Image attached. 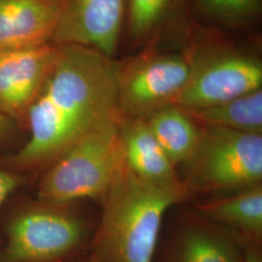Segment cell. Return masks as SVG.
Returning a JSON list of instances; mask_svg holds the SVG:
<instances>
[{"label":"cell","mask_w":262,"mask_h":262,"mask_svg":"<svg viewBox=\"0 0 262 262\" xmlns=\"http://www.w3.org/2000/svg\"><path fill=\"white\" fill-rule=\"evenodd\" d=\"M194 24L190 0H125L121 47L181 50Z\"/></svg>","instance_id":"obj_9"},{"label":"cell","mask_w":262,"mask_h":262,"mask_svg":"<svg viewBox=\"0 0 262 262\" xmlns=\"http://www.w3.org/2000/svg\"><path fill=\"white\" fill-rule=\"evenodd\" d=\"M242 238L206 220H191L159 239L151 262H241Z\"/></svg>","instance_id":"obj_11"},{"label":"cell","mask_w":262,"mask_h":262,"mask_svg":"<svg viewBox=\"0 0 262 262\" xmlns=\"http://www.w3.org/2000/svg\"><path fill=\"white\" fill-rule=\"evenodd\" d=\"M185 109L201 125L262 135V90L224 103Z\"/></svg>","instance_id":"obj_16"},{"label":"cell","mask_w":262,"mask_h":262,"mask_svg":"<svg viewBox=\"0 0 262 262\" xmlns=\"http://www.w3.org/2000/svg\"><path fill=\"white\" fill-rule=\"evenodd\" d=\"M183 166L187 194L261 184L262 135L202 125L196 148Z\"/></svg>","instance_id":"obj_6"},{"label":"cell","mask_w":262,"mask_h":262,"mask_svg":"<svg viewBox=\"0 0 262 262\" xmlns=\"http://www.w3.org/2000/svg\"><path fill=\"white\" fill-rule=\"evenodd\" d=\"M21 132L24 130L17 122L0 113V147L8 146L12 142L18 139Z\"/></svg>","instance_id":"obj_19"},{"label":"cell","mask_w":262,"mask_h":262,"mask_svg":"<svg viewBox=\"0 0 262 262\" xmlns=\"http://www.w3.org/2000/svg\"><path fill=\"white\" fill-rule=\"evenodd\" d=\"M58 19L52 43L76 45L117 58L125 0H56Z\"/></svg>","instance_id":"obj_8"},{"label":"cell","mask_w":262,"mask_h":262,"mask_svg":"<svg viewBox=\"0 0 262 262\" xmlns=\"http://www.w3.org/2000/svg\"><path fill=\"white\" fill-rule=\"evenodd\" d=\"M57 19L56 0H0V49L52 43Z\"/></svg>","instance_id":"obj_12"},{"label":"cell","mask_w":262,"mask_h":262,"mask_svg":"<svg viewBox=\"0 0 262 262\" xmlns=\"http://www.w3.org/2000/svg\"><path fill=\"white\" fill-rule=\"evenodd\" d=\"M206 221L231 229L241 238L262 242V185L236 191L231 196L198 204Z\"/></svg>","instance_id":"obj_14"},{"label":"cell","mask_w":262,"mask_h":262,"mask_svg":"<svg viewBox=\"0 0 262 262\" xmlns=\"http://www.w3.org/2000/svg\"><path fill=\"white\" fill-rule=\"evenodd\" d=\"M183 50L144 49L116 58L118 108L122 120H144L175 104L189 77Z\"/></svg>","instance_id":"obj_7"},{"label":"cell","mask_w":262,"mask_h":262,"mask_svg":"<svg viewBox=\"0 0 262 262\" xmlns=\"http://www.w3.org/2000/svg\"><path fill=\"white\" fill-rule=\"evenodd\" d=\"M28 178L27 175L8 168L0 162V210L10 195L23 187Z\"/></svg>","instance_id":"obj_18"},{"label":"cell","mask_w":262,"mask_h":262,"mask_svg":"<svg viewBox=\"0 0 262 262\" xmlns=\"http://www.w3.org/2000/svg\"><path fill=\"white\" fill-rule=\"evenodd\" d=\"M121 139L123 163L135 176L160 187L186 188L145 120H122Z\"/></svg>","instance_id":"obj_13"},{"label":"cell","mask_w":262,"mask_h":262,"mask_svg":"<svg viewBox=\"0 0 262 262\" xmlns=\"http://www.w3.org/2000/svg\"><path fill=\"white\" fill-rule=\"evenodd\" d=\"M189 63L187 84L175 104L203 108L261 90L262 60L258 52L222 29L195 21L182 48Z\"/></svg>","instance_id":"obj_3"},{"label":"cell","mask_w":262,"mask_h":262,"mask_svg":"<svg viewBox=\"0 0 262 262\" xmlns=\"http://www.w3.org/2000/svg\"><path fill=\"white\" fill-rule=\"evenodd\" d=\"M74 262H95V260H94V258L91 256V254H90V253H86L85 255L82 256L81 258L77 259V260Z\"/></svg>","instance_id":"obj_21"},{"label":"cell","mask_w":262,"mask_h":262,"mask_svg":"<svg viewBox=\"0 0 262 262\" xmlns=\"http://www.w3.org/2000/svg\"><path fill=\"white\" fill-rule=\"evenodd\" d=\"M122 120L92 131L42 172L36 197L56 203L102 202L123 162Z\"/></svg>","instance_id":"obj_5"},{"label":"cell","mask_w":262,"mask_h":262,"mask_svg":"<svg viewBox=\"0 0 262 262\" xmlns=\"http://www.w3.org/2000/svg\"><path fill=\"white\" fill-rule=\"evenodd\" d=\"M57 56L53 43L0 49V113L25 132L28 111L47 81Z\"/></svg>","instance_id":"obj_10"},{"label":"cell","mask_w":262,"mask_h":262,"mask_svg":"<svg viewBox=\"0 0 262 262\" xmlns=\"http://www.w3.org/2000/svg\"><path fill=\"white\" fill-rule=\"evenodd\" d=\"M190 9L200 25L219 29H246L260 19L262 0H190Z\"/></svg>","instance_id":"obj_17"},{"label":"cell","mask_w":262,"mask_h":262,"mask_svg":"<svg viewBox=\"0 0 262 262\" xmlns=\"http://www.w3.org/2000/svg\"><path fill=\"white\" fill-rule=\"evenodd\" d=\"M187 195L186 188L141 180L122 162L102 201L89 253L95 262L152 261L163 216Z\"/></svg>","instance_id":"obj_2"},{"label":"cell","mask_w":262,"mask_h":262,"mask_svg":"<svg viewBox=\"0 0 262 262\" xmlns=\"http://www.w3.org/2000/svg\"><path fill=\"white\" fill-rule=\"evenodd\" d=\"M74 204L21 202L3 225L0 262H74L89 253L94 228Z\"/></svg>","instance_id":"obj_4"},{"label":"cell","mask_w":262,"mask_h":262,"mask_svg":"<svg viewBox=\"0 0 262 262\" xmlns=\"http://www.w3.org/2000/svg\"><path fill=\"white\" fill-rule=\"evenodd\" d=\"M54 67L28 111V139L0 159L16 172L42 173L88 133L122 120L117 97L115 61L76 45H56Z\"/></svg>","instance_id":"obj_1"},{"label":"cell","mask_w":262,"mask_h":262,"mask_svg":"<svg viewBox=\"0 0 262 262\" xmlns=\"http://www.w3.org/2000/svg\"><path fill=\"white\" fill-rule=\"evenodd\" d=\"M151 134L176 167L191 157L202 125L177 104H169L144 119Z\"/></svg>","instance_id":"obj_15"},{"label":"cell","mask_w":262,"mask_h":262,"mask_svg":"<svg viewBox=\"0 0 262 262\" xmlns=\"http://www.w3.org/2000/svg\"><path fill=\"white\" fill-rule=\"evenodd\" d=\"M261 242L242 238L241 262H262Z\"/></svg>","instance_id":"obj_20"}]
</instances>
